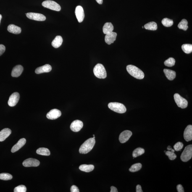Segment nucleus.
<instances>
[{
  "label": "nucleus",
  "instance_id": "1",
  "mask_svg": "<svg viewBox=\"0 0 192 192\" xmlns=\"http://www.w3.org/2000/svg\"><path fill=\"white\" fill-rule=\"evenodd\" d=\"M95 143V139L93 138L88 139L80 146L79 149V152L80 154H87L92 149Z\"/></svg>",
  "mask_w": 192,
  "mask_h": 192
},
{
  "label": "nucleus",
  "instance_id": "2",
  "mask_svg": "<svg viewBox=\"0 0 192 192\" xmlns=\"http://www.w3.org/2000/svg\"><path fill=\"white\" fill-rule=\"evenodd\" d=\"M126 69L128 73L135 78L142 80L144 78V73L136 66L129 65L127 66Z\"/></svg>",
  "mask_w": 192,
  "mask_h": 192
},
{
  "label": "nucleus",
  "instance_id": "3",
  "mask_svg": "<svg viewBox=\"0 0 192 192\" xmlns=\"http://www.w3.org/2000/svg\"><path fill=\"white\" fill-rule=\"evenodd\" d=\"M93 72L95 75L100 79H104L107 76L105 69L104 66L101 64H97L95 66Z\"/></svg>",
  "mask_w": 192,
  "mask_h": 192
},
{
  "label": "nucleus",
  "instance_id": "4",
  "mask_svg": "<svg viewBox=\"0 0 192 192\" xmlns=\"http://www.w3.org/2000/svg\"><path fill=\"white\" fill-rule=\"evenodd\" d=\"M108 107L113 111L120 114L126 112V109L123 104L117 102L110 103L108 104Z\"/></svg>",
  "mask_w": 192,
  "mask_h": 192
},
{
  "label": "nucleus",
  "instance_id": "5",
  "mask_svg": "<svg viewBox=\"0 0 192 192\" xmlns=\"http://www.w3.org/2000/svg\"><path fill=\"white\" fill-rule=\"evenodd\" d=\"M192 156V145H188L185 148L180 156L181 160L183 162H187L191 158Z\"/></svg>",
  "mask_w": 192,
  "mask_h": 192
},
{
  "label": "nucleus",
  "instance_id": "6",
  "mask_svg": "<svg viewBox=\"0 0 192 192\" xmlns=\"http://www.w3.org/2000/svg\"><path fill=\"white\" fill-rule=\"evenodd\" d=\"M42 6L43 7L51 9L52 10L60 11L61 10V7L59 4L55 1H50V0L43 1Z\"/></svg>",
  "mask_w": 192,
  "mask_h": 192
},
{
  "label": "nucleus",
  "instance_id": "7",
  "mask_svg": "<svg viewBox=\"0 0 192 192\" xmlns=\"http://www.w3.org/2000/svg\"><path fill=\"white\" fill-rule=\"evenodd\" d=\"M174 99L175 102L179 107L185 109L188 105V102L186 99H184L178 94L176 93L174 95Z\"/></svg>",
  "mask_w": 192,
  "mask_h": 192
},
{
  "label": "nucleus",
  "instance_id": "8",
  "mask_svg": "<svg viewBox=\"0 0 192 192\" xmlns=\"http://www.w3.org/2000/svg\"><path fill=\"white\" fill-rule=\"evenodd\" d=\"M26 15L29 19H31V20L38 21H43L46 19V17L41 14L34 13H28L26 14Z\"/></svg>",
  "mask_w": 192,
  "mask_h": 192
},
{
  "label": "nucleus",
  "instance_id": "9",
  "mask_svg": "<svg viewBox=\"0 0 192 192\" xmlns=\"http://www.w3.org/2000/svg\"><path fill=\"white\" fill-rule=\"evenodd\" d=\"M40 162L39 161L36 159L30 158L24 161L22 163V165L24 167H36L39 166Z\"/></svg>",
  "mask_w": 192,
  "mask_h": 192
},
{
  "label": "nucleus",
  "instance_id": "10",
  "mask_svg": "<svg viewBox=\"0 0 192 192\" xmlns=\"http://www.w3.org/2000/svg\"><path fill=\"white\" fill-rule=\"evenodd\" d=\"M20 99V95L17 92L13 93L10 96L8 104L11 107H13L17 104Z\"/></svg>",
  "mask_w": 192,
  "mask_h": 192
},
{
  "label": "nucleus",
  "instance_id": "11",
  "mask_svg": "<svg viewBox=\"0 0 192 192\" xmlns=\"http://www.w3.org/2000/svg\"><path fill=\"white\" fill-rule=\"evenodd\" d=\"M75 14L79 22H81L83 21L85 15L84 11L82 6H79L76 7Z\"/></svg>",
  "mask_w": 192,
  "mask_h": 192
},
{
  "label": "nucleus",
  "instance_id": "12",
  "mask_svg": "<svg viewBox=\"0 0 192 192\" xmlns=\"http://www.w3.org/2000/svg\"><path fill=\"white\" fill-rule=\"evenodd\" d=\"M132 134V132L130 131H124L120 134L119 136V141L122 143L126 142L131 136Z\"/></svg>",
  "mask_w": 192,
  "mask_h": 192
},
{
  "label": "nucleus",
  "instance_id": "13",
  "mask_svg": "<svg viewBox=\"0 0 192 192\" xmlns=\"http://www.w3.org/2000/svg\"><path fill=\"white\" fill-rule=\"evenodd\" d=\"M61 115V112L60 110L57 109H54L48 113L46 117L50 120H55L60 117Z\"/></svg>",
  "mask_w": 192,
  "mask_h": 192
},
{
  "label": "nucleus",
  "instance_id": "14",
  "mask_svg": "<svg viewBox=\"0 0 192 192\" xmlns=\"http://www.w3.org/2000/svg\"><path fill=\"white\" fill-rule=\"evenodd\" d=\"M83 124L81 121L76 120L73 121L71 124L70 128L73 131L78 132L83 128Z\"/></svg>",
  "mask_w": 192,
  "mask_h": 192
},
{
  "label": "nucleus",
  "instance_id": "15",
  "mask_svg": "<svg viewBox=\"0 0 192 192\" xmlns=\"http://www.w3.org/2000/svg\"><path fill=\"white\" fill-rule=\"evenodd\" d=\"M106 35L105 40V43L108 45H111L115 41L117 35V33L112 31Z\"/></svg>",
  "mask_w": 192,
  "mask_h": 192
},
{
  "label": "nucleus",
  "instance_id": "16",
  "mask_svg": "<svg viewBox=\"0 0 192 192\" xmlns=\"http://www.w3.org/2000/svg\"><path fill=\"white\" fill-rule=\"evenodd\" d=\"M184 138L185 141L189 142L192 140V126L189 125L185 129L184 133Z\"/></svg>",
  "mask_w": 192,
  "mask_h": 192
},
{
  "label": "nucleus",
  "instance_id": "17",
  "mask_svg": "<svg viewBox=\"0 0 192 192\" xmlns=\"http://www.w3.org/2000/svg\"><path fill=\"white\" fill-rule=\"evenodd\" d=\"M52 70L51 66L49 64H46L44 66L38 67L35 70V72L37 74H40L43 73H48Z\"/></svg>",
  "mask_w": 192,
  "mask_h": 192
},
{
  "label": "nucleus",
  "instance_id": "18",
  "mask_svg": "<svg viewBox=\"0 0 192 192\" xmlns=\"http://www.w3.org/2000/svg\"><path fill=\"white\" fill-rule=\"evenodd\" d=\"M23 70L24 68L22 66H16L13 68L11 75L13 77H19L21 75Z\"/></svg>",
  "mask_w": 192,
  "mask_h": 192
},
{
  "label": "nucleus",
  "instance_id": "19",
  "mask_svg": "<svg viewBox=\"0 0 192 192\" xmlns=\"http://www.w3.org/2000/svg\"><path fill=\"white\" fill-rule=\"evenodd\" d=\"M26 143V140L25 138L21 139L17 142V144L13 147L12 149H11V152L12 153H14L18 151L19 149H20Z\"/></svg>",
  "mask_w": 192,
  "mask_h": 192
},
{
  "label": "nucleus",
  "instance_id": "20",
  "mask_svg": "<svg viewBox=\"0 0 192 192\" xmlns=\"http://www.w3.org/2000/svg\"><path fill=\"white\" fill-rule=\"evenodd\" d=\"M12 133V131L8 128L3 129L0 132V142L4 141Z\"/></svg>",
  "mask_w": 192,
  "mask_h": 192
},
{
  "label": "nucleus",
  "instance_id": "21",
  "mask_svg": "<svg viewBox=\"0 0 192 192\" xmlns=\"http://www.w3.org/2000/svg\"><path fill=\"white\" fill-rule=\"evenodd\" d=\"M7 30L10 33L18 34L22 31L21 28L14 24H10L8 27Z\"/></svg>",
  "mask_w": 192,
  "mask_h": 192
},
{
  "label": "nucleus",
  "instance_id": "22",
  "mask_svg": "<svg viewBox=\"0 0 192 192\" xmlns=\"http://www.w3.org/2000/svg\"><path fill=\"white\" fill-rule=\"evenodd\" d=\"M164 72L166 77L169 80H172L175 78L176 74L174 71L165 69H164Z\"/></svg>",
  "mask_w": 192,
  "mask_h": 192
},
{
  "label": "nucleus",
  "instance_id": "23",
  "mask_svg": "<svg viewBox=\"0 0 192 192\" xmlns=\"http://www.w3.org/2000/svg\"><path fill=\"white\" fill-rule=\"evenodd\" d=\"M114 29L113 25L111 22H106L103 27V32L105 34L111 33Z\"/></svg>",
  "mask_w": 192,
  "mask_h": 192
},
{
  "label": "nucleus",
  "instance_id": "24",
  "mask_svg": "<svg viewBox=\"0 0 192 192\" xmlns=\"http://www.w3.org/2000/svg\"><path fill=\"white\" fill-rule=\"evenodd\" d=\"M63 38L60 36H57L52 43V45L55 48H58L62 44Z\"/></svg>",
  "mask_w": 192,
  "mask_h": 192
},
{
  "label": "nucleus",
  "instance_id": "25",
  "mask_svg": "<svg viewBox=\"0 0 192 192\" xmlns=\"http://www.w3.org/2000/svg\"><path fill=\"white\" fill-rule=\"evenodd\" d=\"M94 166L93 165L82 164L79 167V169L80 170L87 172H91L94 169Z\"/></svg>",
  "mask_w": 192,
  "mask_h": 192
},
{
  "label": "nucleus",
  "instance_id": "26",
  "mask_svg": "<svg viewBox=\"0 0 192 192\" xmlns=\"http://www.w3.org/2000/svg\"><path fill=\"white\" fill-rule=\"evenodd\" d=\"M37 154L45 156H49L50 155V150L47 148H40L37 150Z\"/></svg>",
  "mask_w": 192,
  "mask_h": 192
},
{
  "label": "nucleus",
  "instance_id": "27",
  "mask_svg": "<svg viewBox=\"0 0 192 192\" xmlns=\"http://www.w3.org/2000/svg\"><path fill=\"white\" fill-rule=\"evenodd\" d=\"M144 27L147 30H156L157 29V25L156 22H151L145 24Z\"/></svg>",
  "mask_w": 192,
  "mask_h": 192
},
{
  "label": "nucleus",
  "instance_id": "28",
  "mask_svg": "<svg viewBox=\"0 0 192 192\" xmlns=\"http://www.w3.org/2000/svg\"><path fill=\"white\" fill-rule=\"evenodd\" d=\"M145 152V150L143 148H137L136 149L134 150L133 153H132V156H133V158H136L144 154Z\"/></svg>",
  "mask_w": 192,
  "mask_h": 192
},
{
  "label": "nucleus",
  "instance_id": "29",
  "mask_svg": "<svg viewBox=\"0 0 192 192\" xmlns=\"http://www.w3.org/2000/svg\"><path fill=\"white\" fill-rule=\"evenodd\" d=\"M178 27L180 29L186 31L188 28V22L186 19H183L179 24Z\"/></svg>",
  "mask_w": 192,
  "mask_h": 192
},
{
  "label": "nucleus",
  "instance_id": "30",
  "mask_svg": "<svg viewBox=\"0 0 192 192\" xmlns=\"http://www.w3.org/2000/svg\"><path fill=\"white\" fill-rule=\"evenodd\" d=\"M183 51L186 54H189L192 52V45L189 44H183L182 46Z\"/></svg>",
  "mask_w": 192,
  "mask_h": 192
},
{
  "label": "nucleus",
  "instance_id": "31",
  "mask_svg": "<svg viewBox=\"0 0 192 192\" xmlns=\"http://www.w3.org/2000/svg\"><path fill=\"white\" fill-rule=\"evenodd\" d=\"M142 167V165L140 163H138L132 165L129 170L131 172H135L140 170Z\"/></svg>",
  "mask_w": 192,
  "mask_h": 192
},
{
  "label": "nucleus",
  "instance_id": "32",
  "mask_svg": "<svg viewBox=\"0 0 192 192\" xmlns=\"http://www.w3.org/2000/svg\"><path fill=\"white\" fill-rule=\"evenodd\" d=\"M163 25L165 27H169L172 26L173 24V20L172 19L165 18L163 19L162 21Z\"/></svg>",
  "mask_w": 192,
  "mask_h": 192
},
{
  "label": "nucleus",
  "instance_id": "33",
  "mask_svg": "<svg viewBox=\"0 0 192 192\" xmlns=\"http://www.w3.org/2000/svg\"><path fill=\"white\" fill-rule=\"evenodd\" d=\"M175 59L173 58L170 57L165 61L164 64V65L167 67H172L175 65Z\"/></svg>",
  "mask_w": 192,
  "mask_h": 192
},
{
  "label": "nucleus",
  "instance_id": "34",
  "mask_svg": "<svg viewBox=\"0 0 192 192\" xmlns=\"http://www.w3.org/2000/svg\"><path fill=\"white\" fill-rule=\"evenodd\" d=\"M13 176L10 174L7 173L0 174V179L8 180L12 179Z\"/></svg>",
  "mask_w": 192,
  "mask_h": 192
},
{
  "label": "nucleus",
  "instance_id": "35",
  "mask_svg": "<svg viewBox=\"0 0 192 192\" xmlns=\"http://www.w3.org/2000/svg\"><path fill=\"white\" fill-rule=\"evenodd\" d=\"M166 155L168 156V158L170 160H174L176 158L177 156L174 152H172V151H167L165 153Z\"/></svg>",
  "mask_w": 192,
  "mask_h": 192
},
{
  "label": "nucleus",
  "instance_id": "36",
  "mask_svg": "<svg viewBox=\"0 0 192 192\" xmlns=\"http://www.w3.org/2000/svg\"><path fill=\"white\" fill-rule=\"evenodd\" d=\"M14 192H25L27 191V188L24 185H20L15 187L14 189Z\"/></svg>",
  "mask_w": 192,
  "mask_h": 192
},
{
  "label": "nucleus",
  "instance_id": "37",
  "mask_svg": "<svg viewBox=\"0 0 192 192\" xmlns=\"http://www.w3.org/2000/svg\"><path fill=\"white\" fill-rule=\"evenodd\" d=\"M183 146L184 145L183 143L181 142H178L174 145V149L175 151H180L183 148Z\"/></svg>",
  "mask_w": 192,
  "mask_h": 192
},
{
  "label": "nucleus",
  "instance_id": "38",
  "mask_svg": "<svg viewBox=\"0 0 192 192\" xmlns=\"http://www.w3.org/2000/svg\"><path fill=\"white\" fill-rule=\"evenodd\" d=\"M71 192H80L78 188L75 185H73L71 187Z\"/></svg>",
  "mask_w": 192,
  "mask_h": 192
},
{
  "label": "nucleus",
  "instance_id": "39",
  "mask_svg": "<svg viewBox=\"0 0 192 192\" xmlns=\"http://www.w3.org/2000/svg\"><path fill=\"white\" fill-rule=\"evenodd\" d=\"M6 50V47L4 45H0V56H1Z\"/></svg>",
  "mask_w": 192,
  "mask_h": 192
},
{
  "label": "nucleus",
  "instance_id": "40",
  "mask_svg": "<svg viewBox=\"0 0 192 192\" xmlns=\"http://www.w3.org/2000/svg\"><path fill=\"white\" fill-rule=\"evenodd\" d=\"M177 191L178 192H184V190L183 187V186H182V185L179 184L177 185Z\"/></svg>",
  "mask_w": 192,
  "mask_h": 192
},
{
  "label": "nucleus",
  "instance_id": "41",
  "mask_svg": "<svg viewBox=\"0 0 192 192\" xmlns=\"http://www.w3.org/2000/svg\"><path fill=\"white\" fill-rule=\"evenodd\" d=\"M136 192H143L142 190V188L141 185H138L136 187Z\"/></svg>",
  "mask_w": 192,
  "mask_h": 192
},
{
  "label": "nucleus",
  "instance_id": "42",
  "mask_svg": "<svg viewBox=\"0 0 192 192\" xmlns=\"http://www.w3.org/2000/svg\"><path fill=\"white\" fill-rule=\"evenodd\" d=\"M111 191L110 192H117V190L116 187L112 186L111 187Z\"/></svg>",
  "mask_w": 192,
  "mask_h": 192
},
{
  "label": "nucleus",
  "instance_id": "43",
  "mask_svg": "<svg viewBox=\"0 0 192 192\" xmlns=\"http://www.w3.org/2000/svg\"><path fill=\"white\" fill-rule=\"evenodd\" d=\"M98 4H103V0H96Z\"/></svg>",
  "mask_w": 192,
  "mask_h": 192
},
{
  "label": "nucleus",
  "instance_id": "44",
  "mask_svg": "<svg viewBox=\"0 0 192 192\" xmlns=\"http://www.w3.org/2000/svg\"><path fill=\"white\" fill-rule=\"evenodd\" d=\"M172 149V147L170 146H168L167 147V149L169 150V151H171V150Z\"/></svg>",
  "mask_w": 192,
  "mask_h": 192
},
{
  "label": "nucleus",
  "instance_id": "45",
  "mask_svg": "<svg viewBox=\"0 0 192 192\" xmlns=\"http://www.w3.org/2000/svg\"><path fill=\"white\" fill-rule=\"evenodd\" d=\"M1 18H2V16H1V14H0V24H1Z\"/></svg>",
  "mask_w": 192,
  "mask_h": 192
},
{
  "label": "nucleus",
  "instance_id": "46",
  "mask_svg": "<svg viewBox=\"0 0 192 192\" xmlns=\"http://www.w3.org/2000/svg\"><path fill=\"white\" fill-rule=\"evenodd\" d=\"M171 151L172 152H175V150H174V149H172L171 150Z\"/></svg>",
  "mask_w": 192,
  "mask_h": 192
},
{
  "label": "nucleus",
  "instance_id": "47",
  "mask_svg": "<svg viewBox=\"0 0 192 192\" xmlns=\"http://www.w3.org/2000/svg\"><path fill=\"white\" fill-rule=\"evenodd\" d=\"M93 138L95 139V137L94 136Z\"/></svg>",
  "mask_w": 192,
  "mask_h": 192
},
{
  "label": "nucleus",
  "instance_id": "48",
  "mask_svg": "<svg viewBox=\"0 0 192 192\" xmlns=\"http://www.w3.org/2000/svg\"><path fill=\"white\" fill-rule=\"evenodd\" d=\"M93 135V136H95V135Z\"/></svg>",
  "mask_w": 192,
  "mask_h": 192
}]
</instances>
